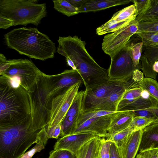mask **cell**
I'll use <instances>...</instances> for the list:
<instances>
[{"instance_id":"6da1fadb","label":"cell","mask_w":158,"mask_h":158,"mask_svg":"<svg viewBox=\"0 0 158 158\" xmlns=\"http://www.w3.org/2000/svg\"><path fill=\"white\" fill-rule=\"evenodd\" d=\"M57 52L66 58L67 65L77 70L86 88L109 80L107 70L100 66L87 51L86 43L77 35L59 36Z\"/></svg>"},{"instance_id":"7a4b0ae2","label":"cell","mask_w":158,"mask_h":158,"mask_svg":"<svg viewBox=\"0 0 158 158\" xmlns=\"http://www.w3.org/2000/svg\"><path fill=\"white\" fill-rule=\"evenodd\" d=\"M4 36L7 46L21 55L43 61L54 56L55 44L36 28L14 29Z\"/></svg>"},{"instance_id":"3957f363","label":"cell","mask_w":158,"mask_h":158,"mask_svg":"<svg viewBox=\"0 0 158 158\" xmlns=\"http://www.w3.org/2000/svg\"><path fill=\"white\" fill-rule=\"evenodd\" d=\"M0 126L13 125L31 118L28 92L20 85H12L8 78L0 77Z\"/></svg>"},{"instance_id":"277c9868","label":"cell","mask_w":158,"mask_h":158,"mask_svg":"<svg viewBox=\"0 0 158 158\" xmlns=\"http://www.w3.org/2000/svg\"><path fill=\"white\" fill-rule=\"evenodd\" d=\"M52 85L51 75L41 72L37 78L33 91L28 93L31 124L38 130L48 127L53 99L50 94Z\"/></svg>"},{"instance_id":"5b68a950","label":"cell","mask_w":158,"mask_h":158,"mask_svg":"<svg viewBox=\"0 0 158 158\" xmlns=\"http://www.w3.org/2000/svg\"><path fill=\"white\" fill-rule=\"evenodd\" d=\"M36 0H0V15L12 20L14 26L32 24L37 26L47 15L45 3Z\"/></svg>"},{"instance_id":"8992f818","label":"cell","mask_w":158,"mask_h":158,"mask_svg":"<svg viewBox=\"0 0 158 158\" xmlns=\"http://www.w3.org/2000/svg\"><path fill=\"white\" fill-rule=\"evenodd\" d=\"M41 71L28 59L7 60L0 54V75L7 77H16L20 81V85L28 93H31Z\"/></svg>"},{"instance_id":"52a82bcc","label":"cell","mask_w":158,"mask_h":158,"mask_svg":"<svg viewBox=\"0 0 158 158\" xmlns=\"http://www.w3.org/2000/svg\"><path fill=\"white\" fill-rule=\"evenodd\" d=\"M131 39L126 44L111 58L108 70L110 80L127 82L132 79L134 66L131 55Z\"/></svg>"},{"instance_id":"ba28073f","label":"cell","mask_w":158,"mask_h":158,"mask_svg":"<svg viewBox=\"0 0 158 158\" xmlns=\"http://www.w3.org/2000/svg\"><path fill=\"white\" fill-rule=\"evenodd\" d=\"M82 83L81 81L77 83L52 99L48 130L52 127L61 124Z\"/></svg>"},{"instance_id":"9c48e42d","label":"cell","mask_w":158,"mask_h":158,"mask_svg":"<svg viewBox=\"0 0 158 158\" xmlns=\"http://www.w3.org/2000/svg\"><path fill=\"white\" fill-rule=\"evenodd\" d=\"M139 22L134 20L126 26L105 35L102 44V49L111 58L122 49L138 30Z\"/></svg>"},{"instance_id":"30bf717a","label":"cell","mask_w":158,"mask_h":158,"mask_svg":"<svg viewBox=\"0 0 158 158\" xmlns=\"http://www.w3.org/2000/svg\"><path fill=\"white\" fill-rule=\"evenodd\" d=\"M134 4H132L115 13L110 19L96 29L99 35L112 33L126 26L135 19L137 15Z\"/></svg>"},{"instance_id":"8fae6325","label":"cell","mask_w":158,"mask_h":158,"mask_svg":"<svg viewBox=\"0 0 158 158\" xmlns=\"http://www.w3.org/2000/svg\"><path fill=\"white\" fill-rule=\"evenodd\" d=\"M127 82L109 80L97 85L86 88L85 110L98 104L111 93L125 85Z\"/></svg>"},{"instance_id":"7c38bea8","label":"cell","mask_w":158,"mask_h":158,"mask_svg":"<svg viewBox=\"0 0 158 158\" xmlns=\"http://www.w3.org/2000/svg\"><path fill=\"white\" fill-rule=\"evenodd\" d=\"M98 136H99L95 133L91 132L78 133L67 135L58 139L54 146V150H66L75 155L86 142Z\"/></svg>"},{"instance_id":"4fadbf2b","label":"cell","mask_w":158,"mask_h":158,"mask_svg":"<svg viewBox=\"0 0 158 158\" xmlns=\"http://www.w3.org/2000/svg\"><path fill=\"white\" fill-rule=\"evenodd\" d=\"M112 114L89 119L79 125L73 134L91 132L95 133L101 137L106 138Z\"/></svg>"},{"instance_id":"5bb4252c","label":"cell","mask_w":158,"mask_h":158,"mask_svg":"<svg viewBox=\"0 0 158 158\" xmlns=\"http://www.w3.org/2000/svg\"><path fill=\"white\" fill-rule=\"evenodd\" d=\"M136 82H137L134 81L132 78L125 85L113 92L97 105L90 109L85 110H101L117 112L118 106L124 93Z\"/></svg>"},{"instance_id":"9a60e30c","label":"cell","mask_w":158,"mask_h":158,"mask_svg":"<svg viewBox=\"0 0 158 158\" xmlns=\"http://www.w3.org/2000/svg\"><path fill=\"white\" fill-rule=\"evenodd\" d=\"M143 129H135L129 134L118 146L121 158H135L140 144Z\"/></svg>"},{"instance_id":"2e32d148","label":"cell","mask_w":158,"mask_h":158,"mask_svg":"<svg viewBox=\"0 0 158 158\" xmlns=\"http://www.w3.org/2000/svg\"><path fill=\"white\" fill-rule=\"evenodd\" d=\"M154 148H158V119L143 129L139 151L140 152Z\"/></svg>"},{"instance_id":"e0dca14e","label":"cell","mask_w":158,"mask_h":158,"mask_svg":"<svg viewBox=\"0 0 158 158\" xmlns=\"http://www.w3.org/2000/svg\"><path fill=\"white\" fill-rule=\"evenodd\" d=\"M134 117L133 112L131 111H117L113 114L107 129V135L117 133L129 127Z\"/></svg>"},{"instance_id":"ac0fdd59","label":"cell","mask_w":158,"mask_h":158,"mask_svg":"<svg viewBox=\"0 0 158 158\" xmlns=\"http://www.w3.org/2000/svg\"><path fill=\"white\" fill-rule=\"evenodd\" d=\"M54 85L60 91L64 90L83 80L78 71L73 69L65 70L61 73L53 75Z\"/></svg>"},{"instance_id":"d6986e66","label":"cell","mask_w":158,"mask_h":158,"mask_svg":"<svg viewBox=\"0 0 158 158\" xmlns=\"http://www.w3.org/2000/svg\"><path fill=\"white\" fill-rule=\"evenodd\" d=\"M131 0H86L79 10V13L95 12L112 7L126 5Z\"/></svg>"},{"instance_id":"ffe728a7","label":"cell","mask_w":158,"mask_h":158,"mask_svg":"<svg viewBox=\"0 0 158 158\" xmlns=\"http://www.w3.org/2000/svg\"><path fill=\"white\" fill-rule=\"evenodd\" d=\"M158 104L157 101L145 90L141 95L132 102L122 107L117 111H134L145 109L154 106Z\"/></svg>"},{"instance_id":"44dd1931","label":"cell","mask_w":158,"mask_h":158,"mask_svg":"<svg viewBox=\"0 0 158 158\" xmlns=\"http://www.w3.org/2000/svg\"><path fill=\"white\" fill-rule=\"evenodd\" d=\"M101 138L95 137L86 142L77 152L76 158H98Z\"/></svg>"},{"instance_id":"7402d4cb","label":"cell","mask_w":158,"mask_h":158,"mask_svg":"<svg viewBox=\"0 0 158 158\" xmlns=\"http://www.w3.org/2000/svg\"><path fill=\"white\" fill-rule=\"evenodd\" d=\"M85 90L78 92L65 117L74 116L83 112L85 109Z\"/></svg>"},{"instance_id":"603a6c76","label":"cell","mask_w":158,"mask_h":158,"mask_svg":"<svg viewBox=\"0 0 158 158\" xmlns=\"http://www.w3.org/2000/svg\"><path fill=\"white\" fill-rule=\"evenodd\" d=\"M131 55L134 66L136 69H141V65L139 64V60L142 55L143 47V43L138 37L131 39Z\"/></svg>"},{"instance_id":"cb8c5ba5","label":"cell","mask_w":158,"mask_h":158,"mask_svg":"<svg viewBox=\"0 0 158 158\" xmlns=\"http://www.w3.org/2000/svg\"><path fill=\"white\" fill-rule=\"evenodd\" d=\"M135 83L128 89L124 93L118 104L117 110L132 102L141 95L143 90L140 87L136 86Z\"/></svg>"},{"instance_id":"d4e9b609","label":"cell","mask_w":158,"mask_h":158,"mask_svg":"<svg viewBox=\"0 0 158 158\" xmlns=\"http://www.w3.org/2000/svg\"><path fill=\"white\" fill-rule=\"evenodd\" d=\"M135 85L147 91L158 102V82L156 80L144 77L141 81L136 83Z\"/></svg>"},{"instance_id":"484cf974","label":"cell","mask_w":158,"mask_h":158,"mask_svg":"<svg viewBox=\"0 0 158 158\" xmlns=\"http://www.w3.org/2000/svg\"><path fill=\"white\" fill-rule=\"evenodd\" d=\"M54 9L68 17L79 13L78 10L73 6L67 0L53 1Z\"/></svg>"},{"instance_id":"4316f807","label":"cell","mask_w":158,"mask_h":158,"mask_svg":"<svg viewBox=\"0 0 158 158\" xmlns=\"http://www.w3.org/2000/svg\"><path fill=\"white\" fill-rule=\"evenodd\" d=\"M157 17H158V0H149L146 10L137 16L135 20L139 22Z\"/></svg>"},{"instance_id":"83f0119b","label":"cell","mask_w":158,"mask_h":158,"mask_svg":"<svg viewBox=\"0 0 158 158\" xmlns=\"http://www.w3.org/2000/svg\"><path fill=\"white\" fill-rule=\"evenodd\" d=\"M157 32H158V17L139 22L138 30L136 34Z\"/></svg>"},{"instance_id":"f1b7e54d","label":"cell","mask_w":158,"mask_h":158,"mask_svg":"<svg viewBox=\"0 0 158 158\" xmlns=\"http://www.w3.org/2000/svg\"><path fill=\"white\" fill-rule=\"evenodd\" d=\"M116 112H111L101 110H84L81 113L78 121L77 127L85 121L91 118L101 117L113 114Z\"/></svg>"},{"instance_id":"f546056e","label":"cell","mask_w":158,"mask_h":158,"mask_svg":"<svg viewBox=\"0 0 158 158\" xmlns=\"http://www.w3.org/2000/svg\"><path fill=\"white\" fill-rule=\"evenodd\" d=\"M141 40L143 47L146 48L158 44V32L135 34Z\"/></svg>"},{"instance_id":"4dcf8cb0","label":"cell","mask_w":158,"mask_h":158,"mask_svg":"<svg viewBox=\"0 0 158 158\" xmlns=\"http://www.w3.org/2000/svg\"><path fill=\"white\" fill-rule=\"evenodd\" d=\"M135 130V129L129 126L117 133L107 135L106 139L110 140L118 146L121 145L124 139Z\"/></svg>"},{"instance_id":"1f68e13d","label":"cell","mask_w":158,"mask_h":158,"mask_svg":"<svg viewBox=\"0 0 158 158\" xmlns=\"http://www.w3.org/2000/svg\"><path fill=\"white\" fill-rule=\"evenodd\" d=\"M140 60L142 63L141 69L146 77L151 78L156 80L157 73L153 70L152 66L149 63L144 54L142 55Z\"/></svg>"},{"instance_id":"d6a6232c","label":"cell","mask_w":158,"mask_h":158,"mask_svg":"<svg viewBox=\"0 0 158 158\" xmlns=\"http://www.w3.org/2000/svg\"><path fill=\"white\" fill-rule=\"evenodd\" d=\"M112 143L105 137L101 138L98 158H110V149Z\"/></svg>"},{"instance_id":"836d02e7","label":"cell","mask_w":158,"mask_h":158,"mask_svg":"<svg viewBox=\"0 0 158 158\" xmlns=\"http://www.w3.org/2000/svg\"><path fill=\"white\" fill-rule=\"evenodd\" d=\"M155 120L154 119L145 117H135L130 126L135 129H143Z\"/></svg>"},{"instance_id":"e575fe53","label":"cell","mask_w":158,"mask_h":158,"mask_svg":"<svg viewBox=\"0 0 158 158\" xmlns=\"http://www.w3.org/2000/svg\"><path fill=\"white\" fill-rule=\"evenodd\" d=\"M144 55L149 63L152 66L155 62L158 61V44L145 48Z\"/></svg>"},{"instance_id":"d590c367","label":"cell","mask_w":158,"mask_h":158,"mask_svg":"<svg viewBox=\"0 0 158 158\" xmlns=\"http://www.w3.org/2000/svg\"><path fill=\"white\" fill-rule=\"evenodd\" d=\"M48 158H76V157L75 155L71 152L60 149L51 151Z\"/></svg>"},{"instance_id":"8d00e7d4","label":"cell","mask_w":158,"mask_h":158,"mask_svg":"<svg viewBox=\"0 0 158 158\" xmlns=\"http://www.w3.org/2000/svg\"><path fill=\"white\" fill-rule=\"evenodd\" d=\"M149 0H131L135 8V14L137 16L144 12L147 9Z\"/></svg>"},{"instance_id":"74e56055","label":"cell","mask_w":158,"mask_h":158,"mask_svg":"<svg viewBox=\"0 0 158 158\" xmlns=\"http://www.w3.org/2000/svg\"><path fill=\"white\" fill-rule=\"evenodd\" d=\"M45 146L41 143L38 142L30 150L23 154L20 158H31L35 154L40 152L41 150L44 149Z\"/></svg>"},{"instance_id":"f35d334b","label":"cell","mask_w":158,"mask_h":158,"mask_svg":"<svg viewBox=\"0 0 158 158\" xmlns=\"http://www.w3.org/2000/svg\"><path fill=\"white\" fill-rule=\"evenodd\" d=\"M137 158H158V148H154L139 152Z\"/></svg>"},{"instance_id":"ab89813d","label":"cell","mask_w":158,"mask_h":158,"mask_svg":"<svg viewBox=\"0 0 158 158\" xmlns=\"http://www.w3.org/2000/svg\"><path fill=\"white\" fill-rule=\"evenodd\" d=\"M61 133V124L52 127L48 130V135L49 139L59 138Z\"/></svg>"},{"instance_id":"60d3db41","label":"cell","mask_w":158,"mask_h":158,"mask_svg":"<svg viewBox=\"0 0 158 158\" xmlns=\"http://www.w3.org/2000/svg\"><path fill=\"white\" fill-rule=\"evenodd\" d=\"M134 117H142L157 119L155 115L152 112L146 109L132 111Z\"/></svg>"},{"instance_id":"b9f144b4","label":"cell","mask_w":158,"mask_h":158,"mask_svg":"<svg viewBox=\"0 0 158 158\" xmlns=\"http://www.w3.org/2000/svg\"><path fill=\"white\" fill-rule=\"evenodd\" d=\"M14 26V22L11 19L0 15V28L6 29Z\"/></svg>"},{"instance_id":"7bdbcfd3","label":"cell","mask_w":158,"mask_h":158,"mask_svg":"<svg viewBox=\"0 0 158 158\" xmlns=\"http://www.w3.org/2000/svg\"><path fill=\"white\" fill-rule=\"evenodd\" d=\"M110 158H121L118 146L114 143H112L110 148Z\"/></svg>"},{"instance_id":"ee69618b","label":"cell","mask_w":158,"mask_h":158,"mask_svg":"<svg viewBox=\"0 0 158 158\" xmlns=\"http://www.w3.org/2000/svg\"><path fill=\"white\" fill-rule=\"evenodd\" d=\"M143 74L139 69H135L133 73L132 79L136 82H138L143 78Z\"/></svg>"},{"instance_id":"f6af8a7d","label":"cell","mask_w":158,"mask_h":158,"mask_svg":"<svg viewBox=\"0 0 158 158\" xmlns=\"http://www.w3.org/2000/svg\"><path fill=\"white\" fill-rule=\"evenodd\" d=\"M71 5L76 8L79 10L86 0H67Z\"/></svg>"},{"instance_id":"bcb514c9","label":"cell","mask_w":158,"mask_h":158,"mask_svg":"<svg viewBox=\"0 0 158 158\" xmlns=\"http://www.w3.org/2000/svg\"><path fill=\"white\" fill-rule=\"evenodd\" d=\"M145 109L152 112L158 119V104L154 106Z\"/></svg>"},{"instance_id":"7dc6e473","label":"cell","mask_w":158,"mask_h":158,"mask_svg":"<svg viewBox=\"0 0 158 158\" xmlns=\"http://www.w3.org/2000/svg\"><path fill=\"white\" fill-rule=\"evenodd\" d=\"M153 70L156 73H158V61L155 62L152 65Z\"/></svg>"}]
</instances>
